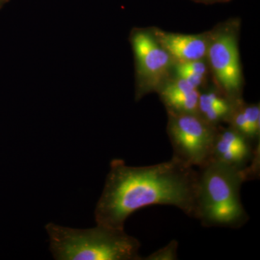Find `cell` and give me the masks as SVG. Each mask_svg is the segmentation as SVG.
Instances as JSON below:
<instances>
[{"mask_svg":"<svg viewBox=\"0 0 260 260\" xmlns=\"http://www.w3.org/2000/svg\"><path fill=\"white\" fill-rule=\"evenodd\" d=\"M198 172L174 158L148 167L114 159L95 210L98 225L124 229L126 219L145 207L171 205L195 217Z\"/></svg>","mask_w":260,"mask_h":260,"instance_id":"cell-1","label":"cell"},{"mask_svg":"<svg viewBox=\"0 0 260 260\" xmlns=\"http://www.w3.org/2000/svg\"><path fill=\"white\" fill-rule=\"evenodd\" d=\"M244 171L210 160L198 172L194 218L204 227L240 229L249 216L241 199Z\"/></svg>","mask_w":260,"mask_h":260,"instance_id":"cell-2","label":"cell"},{"mask_svg":"<svg viewBox=\"0 0 260 260\" xmlns=\"http://www.w3.org/2000/svg\"><path fill=\"white\" fill-rule=\"evenodd\" d=\"M50 251L57 260H140V243L124 232L98 225L75 229L54 223L46 225Z\"/></svg>","mask_w":260,"mask_h":260,"instance_id":"cell-3","label":"cell"},{"mask_svg":"<svg viewBox=\"0 0 260 260\" xmlns=\"http://www.w3.org/2000/svg\"><path fill=\"white\" fill-rule=\"evenodd\" d=\"M217 130L198 114L169 112L167 132L173 158L189 167H204L211 159Z\"/></svg>","mask_w":260,"mask_h":260,"instance_id":"cell-4","label":"cell"},{"mask_svg":"<svg viewBox=\"0 0 260 260\" xmlns=\"http://www.w3.org/2000/svg\"><path fill=\"white\" fill-rule=\"evenodd\" d=\"M207 54L219 85L234 100L242 80L237 38L234 32L226 30L217 34L209 42Z\"/></svg>","mask_w":260,"mask_h":260,"instance_id":"cell-5","label":"cell"},{"mask_svg":"<svg viewBox=\"0 0 260 260\" xmlns=\"http://www.w3.org/2000/svg\"><path fill=\"white\" fill-rule=\"evenodd\" d=\"M253 143L232 127L218 129L210 160L244 171L251 180L259 172V143Z\"/></svg>","mask_w":260,"mask_h":260,"instance_id":"cell-6","label":"cell"},{"mask_svg":"<svg viewBox=\"0 0 260 260\" xmlns=\"http://www.w3.org/2000/svg\"><path fill=\"white\" fill-rule=\"evenodd\" d=\"M138 76L144 86L140 95L158 86L167 75L172 57L153 34L137 30L132 36Z\"/></svg>","mask_w":260,"mask_h":260,"instance_id":"cell-7","label":"cell"},{"mask_svg":"<svg viewBox=\"0 0 260 260\" xmlns=\"http://www.w3.org/2000/svg\"><path fill=\"white\" fill-rule=\"evenodd\" d=\"M153 34L177 62L202 60L208 53L210 41L204 36L172 34L160 30H154Z\"/></svg>","mask_w":260,"mask_h":260,"instance_id":"cell-8","label":"cell"},{"mask_svg":"<svg viewBox=\"0 0 260 260\" xmlns=\"http://www.w3.org/2000/svg\"><path fill=\"white\" fill-rule=\"evenodd\" d=\"M160 95L169 112L198 114L199 91L185 80L177 78L166 84Z\"/></svg>","mask_w":260,"mask_h":260,"instance_id":"cell-9","label":"cell"},{"mask_svg":"<svg viewBox=\"0 0 260 260\" xmlns=\"http://www.w3.org/2000/svg\"><path fill=\"white\" fill-rule=\"evenodd\" d=\"M238 103L214 92L200 94L198 114L207 122L217 126L221 121H229Z\"/></svg>","mask_w":260,"mask_h":260,"instance_id":"cell-10","label":"cell"},{"mask_svg":"<svg viewBox=\"0 0 260 260\" xmlns=\"http://www.w3.org/2000/svg\"><path fill=\"white\" fill-rule=\"evenodd\" d=\"M178 244L177 241L172 240L167 246L158 249L150 255L143 258L146 260H176L178 259Z\"/></svg>","mask_w":260,"mask_h":260,"instance_id":"cell-11","label":"cell"},{"mask_svg":"<svg viewBox=\"0 0 260 260\" xmlns=\"http://www.w3.org/2000/svg\"><path fill=\"white\" fill-rule=\"evenodd\" d=\"M241 108L244 116H246L249 125L254 134L259 138L260 135V108L257 104L255 105H243Z\"/></svg>","mask_w":260,"mask_h":260,"instance_id":"cell-12","label":"cell"},{"mask_svg":"<svg viewBox=\"0 0 260 260\" xmlns=\"http://www.w3.org/2000/svg\"><path fill=\"white\" fill-rule=\"evenodd\" d=\"M176 73H177V78L185 80L186 83L191 85V86L198 89L204 81L205 77L201 75L195 74L192 72L184 69L181 67L176 64Z\"/></svg>","mask_w":260,"mask_h":260,"instance_id":"cell-13","label":"cell"},{"mask_svg":"<svg viewBox=\"0 0 260 260\" xmlns=\"http://www.w3.org/2000/svg\"><path fill=\"white\" fill-rule=\"evenodd\" d=\"M197 1L203 2V3H218V2L226 1V0H197Z\"/></svg>","mask_w":260,"mask_h":260,"instance_id":"cell-14","label":"cell"},{"mask_svg":"<svg viewBox=\"0 0 260 260\" xmlns=\"http://www.w3.org/2000/svg\"><path fill=\"white\" fill-rule=\"evenodd\" d=\"M2 3H3V0H0V6H1Z\"/></svg>","mask_w":260,"mask_h":260,"instance_id":"cell-15","label":"cell"}]
</instances>
